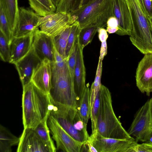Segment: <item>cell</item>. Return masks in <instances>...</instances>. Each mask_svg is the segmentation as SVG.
Instances as JSON below:
<instances>
[{"instance_id":"1","label":"cell","mask_w":152,"mask_h":152,"mask_svg":"<svg viewBox=\"0 0 152 152\" xmlns=\"http://www.w3.org/2000/svg\"><path fill=\"white\" fill-rule=\"evenodd\" d=\"M23 123L24 128L34 129L47 119L53 104L49 94L42 91L31 82L23 86Z\"/></svg>"},{"instance_id":"2","label":"cell","mask_w":152,"mask_h":152,"mask_svg":"<svg viewBox=\"0 0 152 152\" xmlns=\"http://www.w3.org/2000/svg\"><path fill=\"white\" fill-rule=\"evenodd\" d=\"M100 102L97 120V131L102 136L122 140L134 138L123 127L116 116L112 106L111 93L109 89L101 85Z\"/></svg>"},{"instance_id":"3","label":"cell","mask_w":152,"mask_h":152,"mask_svg":"<svg viewBox=\"0 0 152 152\" xmlns=\"http://www.w3.org/2000/svg\"><path fill=\"white\" fill-rule=\"evenodd\" d=\"M126 1L132 26L130 40L141 53H152V20L144 14L139 0Z\"/></svg>"},{"instance_id":"4","label":"cell","mask_w":152,"mask_h":152,"mask_svg":"<svg viewBox=\"0 0 152 152\" xmlns=\"http://www.w3.org/2000/svg\"><path fill=\"white\" fill-rule=\"evenodd\" d=\"M70 14L81 29L91 26L104 28L108 19L114 16L112 0H95Z\"/></svg>"},{"instance_id":"5","label":"cell","mask_w":152,"mask_h":152,"mask_svg":"<svg viewBox=\"0 0 152 152\" xmlns=\"http://www.w3.org/2000/svg\"><path fill=\"white\" fill-rule=\"evenodd\" d=\"M50 114L76 140L84 144L90 138L87 124L81 119L76 108L52 103Z\"/></svg>"},{"instance_id":"6","label":"cell","mask_w":152,"mask_h":152,"mask_svg":"<svg viewBox=\"0 0 152 152\" xmlns=\"http://www.w3.org/2000/svg\"><path fill=\"white\" fill-rule=\"evenodd\" d=\"M52 84L49 95L52 103L76 108L74 83L68 66L62 71H52Z\"/></svg>"},{"instance_id":"7","label":"cell","mask_w":152,"mask_h":152,"mask_svg":"<svg viewBox=\"0 0 152 152\" xmlns=\"http://www.w3.org/2000/svg\"><path fill=\"white\" fill-rule=\"evenodd\" d=\"M127 132L137 142H147L152 136V97L136 112Z\"/></svg>"},{"instance_id":"8","label":"cell","mask_w":152,"mask_h":152,"mask_svg":"<svg viewBox=\"0 0 152 152\" xmlns=\"http://www.w3.org/2000/svg\"><path fill=\"white\" fill-rule=\"evenodd\" d=\"M75 22L70 13L56 12L44 17L40 16L39 27L42 32L54 38Z\"/></svg>"},{"instance_id":"9","label":"cell","mask_w":152,"mask_h":152,"mask_svg":"<svg viewBox=\"0 0 152 152\" xmlns=\"http://www.w3.org/2000/svg\"><path fill=\"white\" fill-rule=\"evenodd\" d=\"M47 124L52 138L56 142L57 150L66 152H81L83 144L70 136L50 114Z\"/></svg>"},{"instance_id":"10","label":"cell","mask_w":152,"mask_h":152,"mask_svg":"<svg viewBox=\"0 0 152 152\" xmlns=\"http://www.w3.org/2000/svg\"><path fill=\"white\" fill-rule=\"evenodd\" d=\"M89 140L97 152H127L130 147L138 142L134 138L122 140L105 137L97 130L92 133Z\"/></svg>"},{"instance_id":"11","label":"cell","mask_w":152,"mask_h":152,"mask_svg":"<svg viewBox=\"0 0 152 152\" xmlns=\"http://www.w3.org/2000/svg\"><path fill=\"white\" fill-rule=\"evenodd\" d=\"M40 17L31 10L19 7L18 20L13 33L14 37H21L33 33L39 27Z\"/></svg>"},{"instance_id":"12","label":"cell","mask_w":152,"mask_h":152,"mask_svg":"<svg viewBox=\"0 0 152 152\" xmlns=\"http://www.w3.org/2000/svg\"><path fill=\"white\" fill-rule=\"evenodd\" d=\"M135 78L136 86L139 90L149 96L152 93V53L145 54L139 62Z\"/></svg>"},{"instance_id":"13","label":"cell","mask_w":152,"mask_h":152,"mask_svg":"<svg viewBox=\"0 0 152 152\" xmlns=\"http://www.w3.org/2000/svg\"><path fill=\"white\" fill-rule=\"evenodd\" d=\"M20 138L17 152H53L34 129L24 128Z\"/></svg>"},{"instance_id":"14","label":"cell","mask_w":152,"mask_h":152,"mask_svg":"<svg viewBox=\"0 0 152 152\" xmlns=\"http://www.w3.org/2000/svg\"><path fill=\"white\" fill-rule=\"evenodd\" d=\"M52 63L48 59L42 61L34 69L31 81L38 88L48 94L52 86Z\"/></svg>"},{"instance_id":"15","label":"cell","mask_w":152,"mask_h":152,"mask_svg":"<svg viewBox=\"0 0 152 152\" xmlns=\"http://www.w3.org/2000/svg\"><path fill=\"white\" fill-rule=\"evenodd\" d=\"M32 46L37 56L42 61L48 59L54 60L53 38L42 32L37 28L34 32Z\"/></svg>"},{"instance_id":"16","label":"cell","mask_w":152,"mask_h":152,"mask_svg":"<svg viewBox=\"0 0 152 152\" xmlns=\"http://www.w3.org/2000/svg\"><path fill=\"white\" fill-rule=\"evenodd\" d=\"M41 61L32 46L28 53L14 64L22 86L31 82L34 69Z\"/></svg>"},{"instance_id":"17","label":"cell","mask_w":152,"mask_h":152,"mask_svg":"<svg viewBox=\"0 0 152 152\" xmlns=\"http://www.w3.org/2000/svg\"><path fill=\"white\" fill-rule=\"evenodd\" d=\"M113 14L118 22V30L116 34L130 36L132 26L129 8L126 0H112Z\"/></svg>"},{"instance_id":"18","label":"cell","mask_w":152,"mask_h":152,"mask_svg":"<svg viewBox=\"0 0 152 152\" xmlns=\"http://www.w3.org/2000/svg\"><path fill=\"white\" fill-rule=\"evenodd\" d=\"M83 50V48L78 44L74 77V86L76 97L77 107L86 87L85 84L86 69Z\"/></svg>"},{"instance_id":"19","label":"cell","mask_w":152,"mask_h":152,"mask_svg":"<svg viewBox=\"0 0 152 152\" xmlns=\"http://www.w3.org/2000/svg\"><path fill=\"white\" fill-rule=\"evenodd\" d=\"M34 34L13 37L10 44V57L9 63L15 64L28 53L32 46Z\"/></svg>"},{"instance_id":"20","label":"cell","mask_w":152,"mask_h":152,"mask_svg":"<svg viewBox=\"0 0 152 152\" xmlns=\"http://www.w3.org/2000/svg\"><path fill=\"white\" fill-rule=\"evenodd\" d=\"M0 1L3 4L10 29L13 34L18 15V0H0Z\"/></svg>"},{"instance_id":"21","label":"cell","mask_w":152,"mask_h":152,"mask_svg":"<svg viewBox=\"0 0 152 152\" xmlns=\"http://www.w3.org/2000/svg\"><path fill=\"white\" fill-rule=\"evenodd\" d=\"M20 139V137L12 134L6 127L0 125V152H11L12 147L18 144Z\"/></svg>"},{"instance_id":"22","label":"cell","mask_w":152,"mask_h":152,"mask_svg":"<svg viewBox=\"0 0 152 152\" xmlns=\"http://www.w3.org/2000/svg\"><path fill=\"white\" fill-rule=\"evenodd\" d=\"M31 8L38 15L44 17L56 12L57 7L51 0H28Z\"/></svg>"},{"instance_id":"23","label":"cell","mask_w":152,"mask_h":152,"mask_svg":"<svg viewBox=\"0 0 152 152\" xmlns=\"http://www.w3.org/2000/svg\"><path fill=\"white\" fill-rule=\"evenodd\" d=\"M76 108L81 119L87 124L91 110L90 90L88 87H86Z\"/></svg>"},{"instance_id":"24","label":"cell","mask_w":152,"mask_h":152,"mask_svg":"<svg viewBox=\"0 0 152 152\" xmlns=\"http://www.w3.org/2000/svg\"><path fill=\"white\" fill-rule=\"evenodd\" d=\"M48 119L40 123L34 130L41 140L52 149L53 152H55L57 149L50 135Z\"/></svg>"},{"instance_id":"25","label":"cell","mask_w":152,"mask_h":152,"mask_svg":"<svg viewBox=\"0 0 152 152\" xmlns=\"http://www.w3.org/2000/svg\"><path fill=\"white\" fill-rule=\"evenodd\" d=\"M98 29L96 26H91L81 29L78 37L79 45L83 49L90 43L97 32Z\"/></svg>"},{"instance_id":"26","label":"cell","mask_w":152,"mask_h":152,"mask_svg":"<svg viewBox=\"0 0 152 152\" xmlns=\"http://www.w3.org/2000/svg\"><path fill=\"white\" fill-rule=\"evenodd\" d=\"M102 71V61L99 60L95 78L90 90V104L91 110L96 96L100 90L101 84V77ZM91 111V110H90Z\"/></svg>"},{"instance_id":"27","label":"cell","mask_w":152,"mask_h":152,"mask_svg":"<svg viewBox=\"0 0 152 152\" xmlns=\"http://www.w3.org/2000/svg\"><path fill=\"white\" fill-rule=\"evenodd\" d=\"M0 30L6 38L10 45L14 36L11 31L2 3L0 1Z\"/></svg>"},{"instance_id":"28","label":"cell","mask_w":152,"mask_h":152,"mask_svg":"<svg viewBox=\"0 0 152 152\" xmlns=\"http://www.w3.org/2000/svg\"><path fill=\"white\" fill-rule=\"evenodd\" d=\"M82 0H61L56 12L69 13L78 9Z\"/></svg>"},{"instance_id":"29","label":"cell","mask_w":152,"mask_h":152,"mask_svg":"<svg viewBox=\"0 0 152 152\" xmlns=\"http://www.w3.org/2000/svg\"><path fill=\"white\" fill-rule=\"evenodd\" d=\"M81 29L77 21L71 25V29L68 38L65 50V57L67 59L78 37Z\"/></svg>"},{"instance_id":"30","label":"cell","mask_w":152,"mask_h":152,"mask_svg":"<svg viewBox=\"0 0 152 152\" xmlns=\"http://www.w3.org/2000/svg\"><path fill=\"white\" fill-rule=\"evenodd\" d=\"M68 66V59L61 55L54 47V60L52 63V71L63 70Z\"/></svg>"},{"instance_id":"31","label":"cell","mask_w":152,"mask_h":152,"mask_svg":"<svg viewBox=\"0 0 152 152\" xmlns=\"http://www.w3.org/2000/svg\"><path fill=\"white\" fill-rule=\"evenodd\" d=\"M0 56L3 61L9 62L10 57V45L6 38L1 31H0Z\"/></svg>"},{"instance_id":"32","label":"cell","mask_w":152,"mask_h":152,"mask_svg":"<svg viewBox=\"0 0 152 152\" xmlns=\"http://www.w3.org/2000/svg\"><path fill=\"white\" fill-rule=\"evenodd\" d=\"M100 102V93L99 90L90 111V117L91 122L92 133L97 130V120L99 110Z\"/></svg>"},{"instance_id":"33","label":"cell","mask_w":152,"mask_h":152,"mask_svg":"<svg viewBox=\"0 0 152 152\" xmlns=\"http://www.w3.org/2000/svg\"><path fill=\"white\" fill-rule=\"evenodd\" d=\"M152 152V143L145 142L141 144L136 142L130 147L127 152Z\"/></svg>"},{"instance_id":"34","label":"cell","mask_w":152,"mask_h":152,"mask_svg":"<svg viewBox=\"0 0 152 152\" xmlns=\"http://www.w3.org/2000/svg\"><path fill=\"white\" fill-rule=\"evenodd\" d=\"M67 41L59 36L53 38L54 45L56 49L61 55L65 57Z\"/></svg>"},{"instance_id":"35","label":"cell","mask_w":152,"mask_h":152,"mask_svg":"<svg viewBox=\"0 0 152 152\" xmlns=\"http://www.w3.org/2000/svg\"><path fill=\"white\" fill-rule=\"evenodd\" d=\"M118 20L114 16L110 17L107 23L106 30L109 34L116 32L118 30Z\"/></svg>"},{"instance_id":"36","label":"cell","mask_w":152,"mask_h":152,"mask_svg":"<svg viewBox=\"0 0 152 152\" xmlns=\"http://www.w3.org/2000/svg\"><path fill=\"white\" fill-rule=\"evenodd\" d=\"M97 32L98 33V38L100 41L103 42L106 41L108 37L106 29L104 28H98Z\"/></svg>"},{"instance_id":"37","label":"cell","mask_w":152,"mask_h":152,"mask_svg":"<svg viewBox=\"0 0 152 152\" xmlns=\"http://www.w3.org/2000/svg\"><path fill=\"white\" fill-rule=\"evenodd\" d=\"M143 1L148 16L152 20V0H143Z\"/></svg>"},{"instance_id":"38","label":"cell","mask_w":152,"mask_h":152,"mask_svg":"<svg viewBox=\"0 0 152 152\" xmlns=\"http://www.w3.org/2000/svg\"><path fill=\"white\" fill-rule=\"evenodd\" d=\"M107 53V46L106 41L101 42L99 60L102 61Z\"/></svg>"},{"instance_id":"39","label":"cell","mask_w":152,"mask_h":152,"mask_svg":"<svg viewBox=\"0 0 152 152\" xmlns=\"http://www.w3.org/2000/svg\"><path fill=\"white\" fill-rule=\"evenodd\" d=\"M139 0L140 3V4L141 5L142 10L143 12H144V14L147 16L149 17V16H148V15L147 12L146 11L145 9V6H144V4H143V0Z\"/></svg>"},{"instance_id":"40","label":"cell","mask_w":152,"mask_h":152,"mask_svg":"<svg viewBox=\"0 0 152 152\" xmlns=\"http://www.w3.org/2000/svg\"><path fill=\"white\" fill-rule=\"evenodd\" d=\"M95 0H82L79 8Z\"/></svg>"},{"instance_id":"41","label":"cell","mask_w":152,"mask_h":152,"mask_svg":"<svg viewBox=\"0 0 152 152\" xmlns=\"http://www.w3.org/2000/svg\"><path fill=\"white\" fill-rule=\"evenodd\" d=\"M55 6L57 7L61 0H51Z\"/></svg>"},{"instance_id":"42","label":"cell","mask_w":152,"mask_h":152,"mask_svg":"<svg viewBox=\"0 0 152 152\" xmlns=\"http://www.w3.org/2000/svg\"></svg>"}]
</instances>
